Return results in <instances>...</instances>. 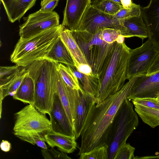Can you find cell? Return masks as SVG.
<instances>
[{
    "mask_svg": "<svg viewBox=\"0 0 159 159\" xmlns=\"http://www.w3.org/2000/svg\"><path fill=\"white\" fill-rule=\"evenodd\" d=\"M28 74L25 67L20 66L13 73L0 80V117H1L2 103L4 98L8 95L13 96Z\"/></svg>",
    "mask_w": 159,
    "mask_h": 159,
    "instance_id": "cell-16",
    "label": "cell"
},
{
    "mask_svg": "<svg viewBox=\"0 0 159 159\" xmlns=\"http://www.w3.org/2000/svg\"><path fill=\"white\" fill-rule=\"evenodd\" d=\"M141 14V10L140 6L133 3L130 8L122 7L114 16L116 19L120 20L134 17H139Z\"/></svg>",
    "mask_w": 159,
    "mask_h": 159,
    "instance_id": "cell-30",
    "label": "cell"
},
{
    "mask_svg": "<svg viewBox=\"0 0 159 159\" xmlns=\"http://www.w3.org/2000/svg\"><path fill=\"white\" fill-rule=\"evenodd\" d=\"M120 31L125 38L137 37L143 40L148 37V28L142 15L120 20Z\"/></svg>",
    "mask_w": 159,
    "mask_h": 159,
    "instance_id": "cell-15",
    "label": "cell"
},
{
    "mask_svg": "<svg viewBox=\"0 0 159 159\" xmlns=\"http://www.w3.org/2000/svg\"><path fill=\"white\" fill-rule=\"evenodd\" d=\"M157 99L159 101V97L157 98Z\"/></svg>",
    "mask_w": 159,
    "mask_h": 159,
    "instance_id": "cell-44",
    "label": "cell"
},
{
    "mask_svg": "<svg viewBox=\"0 0 159 159\" xmlns=\"http://www.w3.org/2000/svg\"><path fill=\"white\" fill-rule=\"evenodd\" d=\"M139 76L131 78L120 89L101 103L97 104L92 101L90 103L81 134L78 155L105 144L108 145L115 116Z\"/></svg>",
    "mask_w": 159,
    "mask_h": 159,
    "instance_id": "cell-1",
    "label": "cell"
},
{
    "mask_svg": "<svg viewBox=\"0 0 159 159\" xmlns=\"http://www.w3.org/2000/svg\"><path fill=\"white\" fill-rule=\"evenodd\" d=\"M111 0L113 1V2H115L116 3L120 4V5H122L121 3L120 0Z\"/></svg>",
    "mask_w": 159,
    "mask_h": 159,
    "instance_id": "cell-43",
    "label": "cell"
},
{
    "mask_svg": "<svg viewBox=\"0 0 159 159\" xmlns=\"http://www.w3.org/2000/svg\"><path fill=\"white\" fill-rule=\"evenodd\" d=\"M20 140L33 145H36L42 149H47L48 147L44 140V134L33 132L15 135Z\"/></svg>",
    "mask_w": 159,
    "mask_h": 159,
    "instance_id": "cell-28",
    "label": "cell"
},
{
    "mask_svg": "<svg viewBox=\"0 0 159 159\" xmlns=\"http://www.w3.org/2000/svg\"><path fill=\"white\" fill-rule=\"evenodd\" d=\"M121 35L120 30L110 28H104L102 30L103 40L110 44L115 42L119 36Z\"/></svg>",
    "mask_w": 159,
    "mask_h": 159,
    "instance_id": "cell-34",
    "label": "cell"
},
{
    "mask_svg": "<svg viewBox=\"0 0 159 159\" xmlns=\"http://www.w3.org/2000/svg\"><path fill=\"white\" fill-rule=\"evenodd\" d=\"M76 67L77 71L82 74L89 75H95L92 72L91 67L88 64H80Z\"/></svg>",
    "mask_w": 159,
    "mask_h": 159,
    "instance_id": "cell-37",
    "label": "cell"
},
{
    "mask_svg": "<svg viewBox=\"0 0 159 159\" xmlns=\"http://www.w3.org/2000/svg\"><path fill=\"white\" fill-rule=\"evenodd\" d=\"M91 5L98 11L113 16L122 7V5L111 0H93Z\"/></svg>",
    "mask_w": 159,
    "mask_h": 159,
    "instance_id": "cell-26",
    "label": "cell"
},
{
    "mask_svg": "<svg viewBox=\"0 0 159 159\" xmlns=\"http://www.w3.org/2000/svg\"><path fill=\"white\" fill-rule=\"evenodd\" d=\"M141 15L148 28V39L159 51V0H150L148 4L141 7Z\"/></svg>",
    "mask_w": 159,
    "mask_h": 159,
    "instance_id": "cell-13",
    "label": "cell"
},
{
    "mask_svg": "<svg viewBox=\"0 0 159 159\" xmlns=\"http://www.w3.org/2000/svg\"><path fill=\"white\" fill-rule=\"evenodd\" d=\"M67 66L78 79L80 87L88 94L94 98L98 89V77L95 75H87L77 70L75 66Z\"/></svg>",
    "mask_w": 159,
    "mask_h": 159,
    "instance_id": "cell-22",
    "label": "cell"
},
{
    "mask_svg": "<svg viewBox=\"0 0 159 159\" xmlns=\"http://www.w3.org/2000/svg\"><path fill=\"white\" fill-rule=\"evenodd\" d=\"M57 94L71 127L74 132L75 122L70 109L66 84L62 79L58 70L57 79Z\"/></svg>",
    "mask_w": 159,
    "mask_h": 159,
    "instance_id": "cell-24",
    "label": "cell"
},
{
    "mask_svg": "<svg viewBox=\"0 0 159 159\" xmlns=\"http://www.w3.org/2000/svg\"><path fill=\"white\" fill-rule=\"evenodd\" d=\"M159 71V51L152 64L149 68L146 75H149Z\"/></svg>",
    "mask_w": 159,
    "mask_h": 159,
    "instance_id": "cell-38",
    "label": "cell"
},
{
    "mask_svg": "<svg viewBox=\"0 0 159 159\" xmlns=\"http://www.w3.org/2000/svg\"><path fill=\"white\" fill-rule=\"evenodd\" d=\"M0 147L1 150L5 152H8L11 148V143L8 141L2 140L1 143Z\"/></svg>",
    "mask_w": 159,
    "mask_h": 159,
    "instance_id": "cell-40",
    "label": "cell"
},
{
    "mask_svg": "<svg viewBox=\"0 0 159 159\" xmlns=\"http://www.w3.org/2000/svg\"><path fill=\"white\" fill-rule=\"evenodd\" d=\"M102 30L94 34L85 31H71L93 73L98 77L109 62L116 42L109 44L105 42Z\"/></svg>",
    "mask_w": 159,
    "mask_h": 159,
    "instance_id": "cell-4",
    "label": "cell"
},
{
    "mask_svg": "<svg viewBox=\"0 0 159 159\" xmlns=\"http://www.w3.org/2000/svg\"><path fill=\"white\" fill-rule=\"evenodd\" d=\"M133 104L126 99L118 111L112 122L108 143V159H113L116 151L126 142L139 124Z\"/></svg>",
    "mask_w": 159,
    "mask_h": 159,
    "instance_id": "cell-6",
    "label": "cell"
},
{
    "mask_svg": "<svg viewBox=\"0 0 159 159\" xmlns=\"http://www.w3.org/2000/svg\"><path fill=\"white\" fill-rule=\"evenodd\" d=\"M79 90L80 98L76 111L74 129V135L76 139L81 136L90 104L93 98L87 94L82 88Z\"/></svg>",
    "mask_w": 159,
    "mask_h": 159,
    "instance_id": "cell-19",
    "label": "cell"
},
{
    "mask_svg": "<svg viewBox=\"0 0 159 159\" xmlns=\"http://www.w3.org/2000/svg\"><path fill=\"white\" fill-rule=\"evenodd\" d=\"M134 110L143 121L151 127L159 125V110L134 104Z\"/></svg>",
    "mask_w": 159,
    "mask_h": 159,
    "instance_id": "cell-25",
    "label": "cell"
},
{
    "mask_svg": "<svg viewBox=\"0 0 159 159\" xmlns=\"http://www.w3.org/2000/svg\"><path fill=\"white\" fill-rule=\"evenodd\" d=\"M58 63L44 58L41 71L32 79L35 84L34 105L40 111L49 115L57 93Z\"/></svg>",
    "mask_w": 159,
    "mask_h": 159,
    "instance_id": "cell-5",
    "label": "cell"
},
{
    "mask_svg": "<svg viewBox=\"0 0 159 159\" xmlns=\"http://www.w3.org/2000/svg\"><path fill=\"white\" fill-rule=\"evenodd\" d=\"M66 85L70 109L75 123L76 111L80 98L79 90L73 89L66 84Z\"/></svg>",
    "mask_w": 159,
    "mask_h": 159,
    "instance_id": "cell-31",
    "label": "cell"
},
{
    "mask_svg": "<svg viewBox=\"0 0 159 159\" xmlns=\"http://www.w3.org/2000/svg\"><path fill=\"white\" fill-rule=\"evenodd\" d=\"M60 36L70 52L75 64V67L80 64H87L83 52L72 34L71 31L63 26L61 31Z\"/></svg>",
    "mask_w": 159,
    "mask_h": 159,
    "instance_id": "cell-20",
    "label": "cell"
},
{
    "mask_svg": "<svg viewBox=\"0 0 159 159\" xmlns=\"http://www.w3.org/2000/svg\"><path fill=\"white\" fill-rule=\"evenodd\" d=\"M17 65L12 66L0 67V78L2 79L7 77L15 71L19 67Z\"/></svg>",
    "mask_w": 159,
    "mask_h": 159,
    "instance_id": "cell-36",
    "label": "cell"
},
{
    "mask_svg": "<svg viewBox=\"0 0 159 159\" xmlns=\"http://www.w3.org/2000/svg\"><path fill=\"white\" fill-rule=\"evenodd\" d=\"M130 48L116 42L110 59L98 77L97 93L93 101L98 104L116 93L125 84Z\"/></svg>",
    "mask_w": 159,
    "mask_h": 159,
    "instance_id": "cell-2",
    "label": "cell"
},
{
    "mask_svg": "<svg viewBox=\"0 0 159 159\" xmlns=\"http://www.w3.org/2000/svg\"><path fill=\"white\" fill-rule=\"evenodd\" d=\"M135 148L126 142L118 149L113 159H135L134 155Z\"/></svg>",
    "mask_w": 159,
    "mask_h": 159,
    "instance_id": "cell-32",
    "label": "cell"
},
{
    "mask_svg": "<svg viewBox=\"0 0 159 159\" xmlns=\"http://www.w3.org/2000/svg\"><path fill=\"white\" fill-rule=\"evenodd\" d=\"M59 0H53L41 7L40 10L45 11H53L57 5Z\"/></svg>",
    "mask_w": 159,
    "mask_h": 159,
    "instance_id": "cell-39",
    "label": "cell"
},
{
    "mask_svg": "<svg viewBox=\"0 0 159 159\" xmlns=\"http://www.w3.org/2000/svg\"><path fill=\"white\" fill-rule=\"evenodd\" d=\"M57 69L63 81L67 85L74 89L79 90L81 89L78 79L67 66L58 63Z\"/></svg>",
    "mask_w": 159,
    "mask_h": 159,
    "instance_id": "cell-27",
    "label": "cell"
},
{
    "mask_svg": "<svg viewBox=\"0 0 159 159\" xmlns=\"http://www.w3.org/2000/svg\"><path fill=\"white\" fill-rule=\"evenodd\" d=\"M41 153L44 159H69L66 153L51 148L49 149H42Z\"/></svg>",
    "mask_w": 159,
    "mask_h": 159,
    "instance_id": "cell-33",
    "label": "cell"
},
{
    "mask_svg": "<svg viewBox=\"0 0 159 159\" xmlns=\"http://www.w3.org/2000/svg\"><path fill=\"white\" fill-rule=\"evenodd\" d=\"M159 97V71L152 75H140L136 79L127 99Z\"/></svg>",
    "mask_w": 159,
    "mask_h": 159,
    "instance_id": "cell-11",
    "label": "cell"
},
{
    "mask_svg": "<svg viewBox=\"0 0 159 159\" xmlns=\"http://www.w3.org/2000/svg\"><path fill=\"white\" fill-rule=\"evenodd\" d=\"M59 16L55 11L40 10L24 18L25 22L19 26L20 37L29 38L52 28L59 25Z\"/></svg>",
    "mask_w": 159,
    "mask_h": 159,
    "instance_id": "cell-9",
    "label": "cell"
},
{
    "mask_svg": "<svg viewBox=\"0 0 159 159\" xmlns=\"http://www.w3.org/2000/svg\"><path fill=\"white\" fill-rule=\"evenodd\" d=\"M63 27L61 24L29 38L20 37L11 55V61L18 66L25 67L35 61L44 58Z\"/></svg>",
    "mask_w": 159,
    "mask_h": 159,
    "instance_id": "cell-3",
    "label": "cell"
},
{
    "mask_svg": "<svg viewBox=\"0 0 159 159\" xmlns=\"http://www.w3.org/2000/svg\"><path fill=\"white\" fill-rule=\"evenodd\" d=\"M35 84L32 79L27 74L13 96V98L24 103L33 104L34 102Z\"/></svg>",
    "mask_w": 159,
    "mask_h": 159,
    "instance_id": "cell-23",
    "label": "cell"
},
{
    "mask_svg": "<svg viewBox=\"0 0 159 159\" xmlns=\"http://www.w3.org/2000/svg\"><path fill=\"white\" fill-rule=\"evenodd\" d=\"M37 0H1L8 20H19L35 4Z\"/></svg>",
    "mask_w": 159,
    "mask_h": 159,
    "instance_id": "cell-18",
    "label": "cell"
},
{
    "mask_svg": "<svg viewBox=\"0 0 159 159\" xmlns=\"http://www.w3.org/2000/svg\"><path fill=\"white\" fill-rule=\"evenodd\" d=\"M53 0H42L40 5L41 7L43 6Z\"/></svg>",
    "mask_w": 159,
    "mask_h": 159,
    "instance_id": "cell-42",
    "label": "cell"
},
{
    "mask_svg": "<svg viewBox=\"0 0 159 159\" xmlns=\"http://www.w3.org/2000/svg\"><path fill=\"white\" fill-rule=\"evenodd\" d=\"M120 27L119 20L114 16L98 11L91 5L85 12L76 31H85L94 34L104 28L120 30Z\"/></svg>",
    "mask_w": 159,
    "mask_h": 159,
    "instance_id": "cell-10",
    "label": "cell"
},
{
    "mask_svg": "<svg viewBox=\"0 0 159 159\" xmlns=\"http://www.w3.org/2000/svg\"><path fill=\"white\" fill-rule=\"evenodd\" d=\"M158 51L149 39L140 47L130 49L128 61L126 79L146 75Z\"/></svg>",
    "mask_w": 159,
    "mask_h": 159,
    "instance_id": "cell-8",
    "label": "cell"
},
{
    "mask_svg": "<svg viewBox=\"0 0 159 159\" xmlns=\"http://www.w3.org/2000/svg\"><path fill=\"white\" fill-rule=\"evenodd\" d=\"M122 7L124 8H129L132 6L133 3L131 0H120Z\"/></svg>",
    "mask_w": 159,
    "mask_h": 159,
    "instance_id": "cell-41",
    "label": "cell"
},
{
    "mask_svg": "<svg viewBox=\"0 0 159 159\" xmlns=\"http://www.w3.org/2000/svg\"><path fill=\"white\" fill-rule=\"evenodd\" d=\"M44 137L45 142L51 148L56 147L61 152L70 153L76 149L77 144L75 136L66 135L51 130L45 133Z\"/></svg>",
    "mask_w": 159,
    "mask_h": 159,
    "instance_id": "cell-17",
    "label": "cell"
},
{
    "mask_svg": "<svg viewBox=\"0 0 159 159\" xmlns=\"http://www.w3.org/2000/svg\"><path fill=\"white\" fill-rule=\"evenodd\" d=\"M109 146L107 144L96 147L80 155V159H108Z\"/></svg>",
    "mask_w": 159,
    "mask_h": 159,
    "instance_id": "cell-29",
    "label": "cell"
},
{
    "mask_svg": "<svg viewBox=\"0 0 159 159\" xmlns=\"http://www.w3.org/2000/svg\"><path fill=\"white\" fill-rule=\"evenodd\" d=\"M14 115V135L33 132L44 134L52 130L50 120L46 114L39 110L33 104L26 105Z\"/></svg>",
    "mask_w": 159,
    "mask_h": 159,
    "instance_id": "cell-7",
    "label": "cell"
},
{
    "mask_svg": "<svg viewBox=\"0 0 159 159\" xmlns=\"http://www.w3.org/2000/svg\"><path fill=\"white\" fill-rule=\"evenodd\" d=\"M49 116L52 130L66 135L75 136L57 93Z\"/></svg>",
    "mask_w": 159,
    "mask_h": 159,
    "instance_id": "cell-14",
    "label": "cell"
},
{
    "mask_svg": "<svg viewBox=\"0 0 159 159\" xmlns=\"http://www.w3.org/2000/svg\"><path fill=\"white\" fill-rule=\"evenodd\" d=\"M91 2V0H66L62 25L71 31L76 30Z\"/></svg>",
    "mask_w": 159,
    "mask_h": 159,
    "instance_id": "cell-12",
    "label": "cell"
},
{
    "mask_svg": "<svg viewBox=\"0 0 159 159\" xmlns=\"http://www.w3.org/2000/svg\"><path fill=\"white\" fill-rule=\"evenodd\" d=\"M44 58L63 63L66 65L75 66L70 52L60 36L57 39Z\"/></svg>",
    "mask_w": 159,
    "mask_h": 159,
    "instance_id": "cell-21",
    "label": "cell"
},
{
    "mask_svg": "<svg viewBox=\"0 0 159 159\" xmlns=\"http://www.w3.org/2000/svg\"><path fill=\"white\" fill-rule=\"evenodd\" d=\"M131 101L133 104H137L159 110V101L156 98H136Z\"/></svg>",
    "mask_w": 159,
    "mask_h": 159,
    "instance_id": "cell-35",
    "label": "cell"
}]
</instances>
